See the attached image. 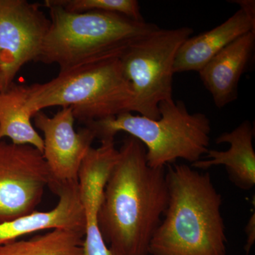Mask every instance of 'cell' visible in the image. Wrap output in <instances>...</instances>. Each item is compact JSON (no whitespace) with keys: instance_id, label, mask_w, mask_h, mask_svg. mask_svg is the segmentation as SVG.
Wrapping results in <instances>:
<instances>
[{"instance_id":"obj_8","label":"cell","mask_w":255,"mask_h":255,"mask_svg":"<svg viewBox=\"0 0 255 255\" xmlns=\"http://www.w3.org/2000/svg\"><path fill=\"white\" fill-rule=\"evenodd\" d=\"M50 20L26 0H0V92L7 90L23 65L37 61Z\"/></svg>"},{"instance_id":"obj_15","label":"cell","mask_w":255,"mask_h":255,"mask_svg":"<svg viewBox=\"0 0 255 255\" xmlns=\"http://www.w3.org/2000/svg\"><path fill=\"white\" fill-rule=\"evenodd\" d=\"M84 236L68 230H50L0 246V255H84Z\"/></svg>"},{"instance_id":"obj_2","label":"cell","mask_w":255,"mask_h":255,"mask_svg":"<svg viewBox=\"0 0 255 255\" xmlns=\"http://www.w3.org/2000/svg\"><path fill=\"white\" fill-rule=\"evenodd\" d=\"M167 209L150 241L151 255H226L222 196L209 172L187 164L166 169Z\"/></svg>"},{"instance_id":"obj_13","label":"cell","mask_w":255,"mask_h":255,"mask_svg":"<svg viewBox=\"0 0 255 255\" xmlns=\"http://www.w3.org/2000/svg\"><path fill=\"white\" fill-rule=\"evenodd\" d=\"M254 128L245 121L231 132H224L216 139L217 144L228 143L226 151L209 150L207 160L191 164L194 169H207L214 166H224L230 181L244 191L255 185V152L253 147Z\"/></svg>"},{"instance_id":"obj_10","label":"cell","mask_w":255,"mask_h":255,"mask_svg":"<svg viewBox=\"0 0 255 255\" xmlns=\"http://www.w3.org/2000/svg\"><path fill=\"white\" fill-rule=\"evenodd\" d=\"M241 8L226 21L198 36L189 37L178 50L174 73L199 72L238 38L255 32V1H235Z\"/></svg>"},{"instance_id":"obj_9","label":"cell","mask_w":255,"mask_h":255,"mask_svg":"<svg viewBox=\"0 0 255 255\" xmlns=\"http://www.w3.org/2000/svg\"><path fill=\"white\" fill-rule=\"evenodd\" d=\"M33 118L35 127L43 134V155L49 169L50 190L78 183L79 171L95 140V132L86 126L75 131L70 107L62 108L53 117L39 112Z\"/></svg>"},{"instance_id":"obj_1","label":"cell","mask_w":255,"mask_h":255,"mask_svg":"<svg viewBox=\"0 0 255 255\" xmlns=\"http://www.w3.org/2000/svg\"><path fill=\"white\" fill-rule=\"evenodd\" d=\"M168 201L165 167H150L145 146L128 135L97 213L106 244L117 255H149L151 240Z\"/></svg>"},{"instance_id":"obj_18","label":"cell","mask_w":255,"mask_h":255,"mask_svg":"<svg viewBox=\"0 0 255 255\" xmlns=\"http://www.w3.org/2000/svg\"><path fill=\"white\" fill-rule=\"evenodd\" d=\"M246 233L247 236L246 245L245 246L246 255H248L255 240V212L250 218L249 221L246 224Z\"/></svg>"},{"instance_id":"obj_7","label":"cell","mask_w":255,"mask_h":255,"mask_svg":"<svg viewBox=\"0 0 255 255\" xmlns=\"http://www.w3.org/2000/svg\"><path fill=\"white\" fill-rule=\"evenodd\" d=\"M50 181L46 160L36 147L0 140V223L36 211Z\"/></svg>"},{"instance_id":"obj_4","label":"cell","mask_w":255,"mask_h":255,"mask_svg":"<svg viewBox=\"0 0 255 255\" xmlns=\"http://www.w3.org/2000/svg\"><path fill=\"white\" fill-rule=\"evenodd\" d=\"M133 92L119 58L86 64L43 84L26 86L24 108L32 117L52 107H70L87 124L131 112Z\"/></svg>"},{"instance_id":"obj_12","label":"cell","mask_w":255,"mask_h":255,"mask_svg":"<svg viewBox=\"0 0 255 255\" xmlns=\"http://www.w3.org/2000/svg\"><path fill=\"white\" fill-rule=\"evenodd\" d=\"M255 46V32L246 33L228 45L199 72L218 108L237 100L238 83L253 57Z\"/></svg>"},{"instance_id":"obj_11","label":"cell","mask_w":255,"mask_h":255,"mask_svg":"<svg viewBox=\"0 0 255 255\" xmlns=\"http://www.w3.org/2000/svg\"><path fill=\"white\" fill-rule=\"evenodd\" d=\"M53 192L59 197L54 209L44 212L36 211L28 216L0 223V246L41 231L68 230L85 236L86 220L78 182L60 186Z\"/></svg>"},{"instance_id":"obj_16","label":"cell","mask_w":255,"mask_h":255,"mask_svg":"<svg viewBox=\"0 0 255 255\" xmlns=\"http://www.w3.org/2000/svg\"><path fill=\"white\" fill-rule=\"evenodd\" d=\"M69 12L105 11L124 15L136 21H142L140 5L136 0H50Z\"/></svg>"},{"instance_id":"obj_3","label":"cell","mask_w":255,"mask_h":255,"mask_svg":"<svg viewBox=\"0 0 255 255\" xmlns=\"http://www.w3.org/2000/svg\"><path fill=\"white\" fill-rule=\"evenodd\" d=\"M45 4L50 25L37 61L57 64L60 72L120 58L134 42L159 28L114 13L69 12L50 0Z\"/></svg>"},{"instance_id":"obj_14","label":"cell","mask_w":255,"mask_h":255,"mask_svg":"<svg viewBox=\"0 0 255 255\" xmlns=\"http://www.w3.org/2000/svg\"><path fill=\"white\" fill-rule=\"evenodd\" d=\"M26 86L13 84L0 92V140L11 139L16 145H29L43 154V140L24 108Z\"/></svg>"},{"instance_id":"obj_6","label":"cell","mask_w":255,"mask_h":255,"mask_svg":"<svg viewBox=\"0 0 255 255\" xmlns=\"http://www.w3.org/2000/svg\"><path fill=\"white\" fill-rule=\"evenodd\" d=\"M193 32L188 26L159 28L134 42L121 55L122 71L133 92L131 112L150 119L159 118V105L173 100L176 55Z\"/></svg>"},{"instance_id":"obj_17","label":"cell","mask_w":255,"mask_h":255,"mask_svg":"<svg viewBox=\"0 0 255 255\" xmlns=\"http://www.w3.org/2000/svg\"><path fill=\"white\" fill-rule=\"evenodd\" d=\"M84 255H117L106 244L97 219L87 220L83 243Z\"/></svg>"},{"instance_id":"obj_5","label":"cell","mask_w":255,"mask_h":255,"mask_svg":"<svg viewBox=\"0 0 255 255\" xmlns=\"http://www.w3.org/2000/svg\"><path fill=\"white\" fill-rule=\"evenodd\" d=\"M159 118L150 119L131 112L96 121L86 127L100 140L125 132L145 146L147 164L164 168L182 159L191 164L209 151L211 122L206 114H190L182 101L159 105Z\"/></svg>"}]
</instances>
